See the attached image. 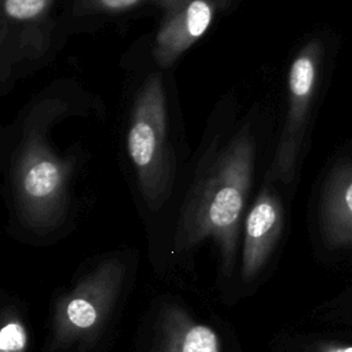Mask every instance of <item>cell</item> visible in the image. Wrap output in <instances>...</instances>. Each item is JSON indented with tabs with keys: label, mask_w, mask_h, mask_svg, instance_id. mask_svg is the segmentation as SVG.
Here are the masks:
<instances>
[{
	"label": "cell",
	"mask_w": 352,
	"mask_h": 352,
	"mask_svg": "<svg viewBox=\"0 0 352 352\" xmlns=\"http://www.w3.org/2000/svg\"><path fill=\"white\" fill-rule=\"evenodd\" d=\"M28 345L29 334L23 320L16 311L6 308L0 329V352H26Z\"/></svg>",
	"instance_id": "11"
},
{
	"label": "cell",
	"mask_w": 352,
	"mask_h": 352,
	"mask_svg": "<svg viewBox=\"0 0 352 352\" xmlns=\"http://www.w3.org/2000/svg\"><path fill=\"white\" fill-rule=\"evenodd\" d=\"M256 138L241 128L210 158L194 180L183 204L175 246L179 252L212 239L223 275L232 274L245 206L253 184Z\"/></svg>",
	"instance_id": "1"
},
{
	"label": "cell",
	"mask_w": 352,
	"mask_h": 352,
	"mask_svg": "<svg viewBox=\"0 0 352 352\" xmlns=\"http://www.w3.org/2000/svg\"><path fill=\"white\" fill-rule=\"evenodd\" d=\"M323 352H352V346H344V348H329Z\"/></svg>",
	"instance_id": "13"
},
{
	"label": "cell",
	"mask_w": 352,
	"mask_h": 352,
	"mask_svg": "<svg viewBox=\"0 0 352 352\" xmlns=\"http://www.w3.org/2000/svg\"><path fill=\"white\" fill-rule=\"evenodd\" d=\"M125 276L121 258H104L56 300L51 316V352H82L96 342L116 308Z\"/></svg>",
	"instance_id": "4"
},
{
	"label": "cell",
	"mask_w": 352,
	"mask_h": 352,
	"mask_svg": "<svg viewBox=\"0 0 352 352\" xmlns=\"http://www.w3.org/2000/svg\"><path fill=\"white\" fill-rule=\"evenodd\" d=\"M55 0H1L0 82L14 78L16 66L40 59L50 48Z\"/></svg>",
	"instance_id": "6"
},
{
	"label": "cell",
	"mask_w": 352,
	"mask_h": 352,
	"mask_svg": "<svg viewBox=\"0 0 352 352\" xmlns=\"http://www.w3.org/2000/svg\"><path fill=\"white\" fill-rule=\"evenodd\" d=\"M322 230L334 246L352 245V165L337 168L324 188Z\"/></svg>",
	"instance_id": "10"
},
{
	"label": "cell",
	"mask_w": 352,
	"mask_h": 352,
	"mask_svg": "<svg viewBox=\"0 0 352 352\" xmlns=\"http://www.w3.org/2000/svg\"><path fill=\"white\" fill-rule=\"evenodd\" d=\"M153 352H223L217 333L194 319L186 309L170 304L161 308Z\"/></svg>",
	"instance_id": "9"
},
{
	"label": "cell",
	"mask_w": 352,
	"mask_h": 352,
	"mask_svg": "<svg viewBox=\"0 0 352 352\" xmlns=\"http://www.w3.org/2000/svg\"><path fill=\"white\" fill-rule=\"evenodd\" d=\"M144 3L154 4L155 0H76L74 14L78 16L117 14L143 6Z\"/></svg>",
	"instance_id": "12"
},
{
	"label": "cell",
	"mask_w": 352,
	"mask_h": 352,
	"mask_svg": "<svg viewBox=\"0 0 352 352\" xmlns=\"http://www.w3.org/2000/svg\"><path fill=\"white\" fill-rule=\"evenodd\" d=\"M283 230V208L270 186H263L243 220L241 274L254 279L271 257Z\"/></svg>",
	"instance_id": "8"
},
{
	"label": "cell",
	"mask_w": 352,
	"mask_h": 352,
	"mask_svg": "<svg viewBox=\"0 0 352 352\" xmlns=\"http://www.w3.org/2000/svg\"><path fill=\"white\" fill-rule=\"evenodd\" d=\"M126 151L146 204L157 210L172 192L175 160L168 136L161 74H150L136 92L126 132Z\"/></svg>",
	"instance_id": "3"
},
{
	"label": "cell",
	"mask_w": 352,
	"mask_h": 352,
	"mask_svg": "<svg viewBox=\"0 0 352 352\" xmlns=\"http://www.w3.org/2000/svg\"><path fill=\"white\" fill-rule=\"evenodd\" d=\"M320 55V43L311 40L298 51L289 67L287 110L268 172L274 180L290 183L296 175L308 114L318 85Z\"/></svg>",
	"instance_id": "5"
},
{
	"label": "cell",
	"mask_w": 352,
	"mask_h": 352,
	"mask_svg": "<svg viewBox=\"0 0 352 352\" xmlns=\"http://www.w3.org/2000/svg\"><path fill=\"white\" fill-rule=\"evenodd\" d=\"M162 11L154 37L153 56L166 69L209 30L220 0H155Z\"/></svg>",
	"instance_id": "7"
},
{
	"label": "cell",
	"mask_w": 352,
	"mask_h": 352,
	"mask_svg": "<svg viewBox=\"0 0 352 352\" xmlns=\"http://www.w3.org/2000/svg\"><path fill=\"white\" fill-rule=\"evenodd\" d=\"M67 104L47 98L23 121L19 143L11 158L10 177L19 221L34 232H50L66 219L74 161L60 157L50 143L51 125Z\"/></svg>",
	"instance_id": "2"
}]
</instances>
